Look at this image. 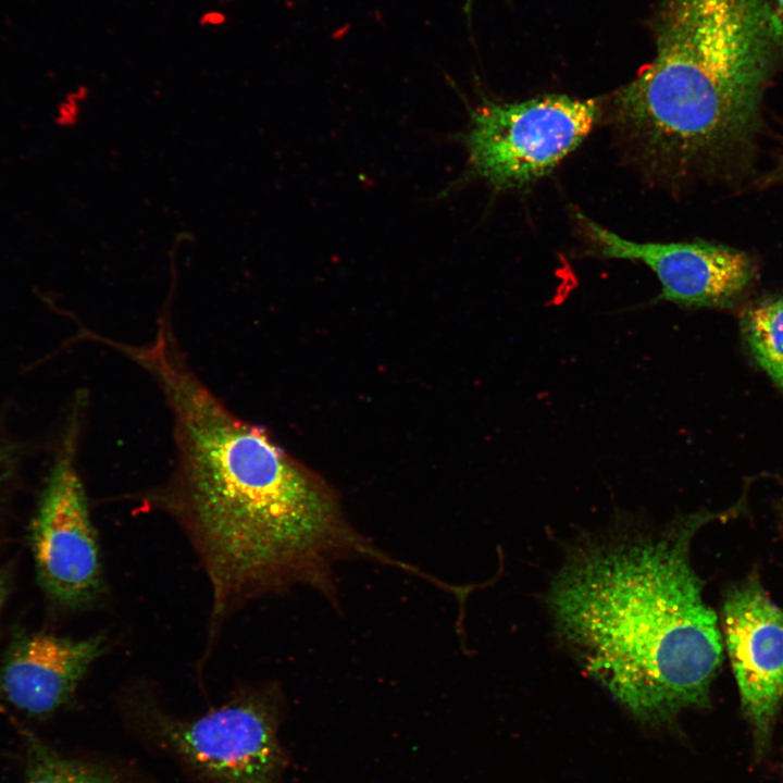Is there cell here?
<instances>
[{"label": "cell", "mask_w": 783, "mask_h": 783, "mask_svg": "<svg viewBox=\"0 0 783 783\" xmlns=\"http://www.w3.org/2000/svg\"><path fill=\"white\" fill-rule=\"evenodd\" d=\"M132 713L141 737L202 783H283L288 757L277 687L245 688L191 719L148 701H136Z\"/></svg>", "instance_id": "3"}, {"label": "cell", "mask_w": 783, "mask_h": 783, "mask_svg": "<svg viewBox=\"0 0 783 783\" xmlns=\"http://www.w3.org/2000/svg\"><path fill=\"white\" fill-rule=\"evenodd\" d=\"M17 464L16 447L0 434V497L3 488L12 478Z\"/></svg>", "instance_id": "11"}, {"label": "cell", "mask_w": 783, "mask_h": 783, "mask_svg": "<svg viewBox=\"0 0 783 783\" xmlns=\"http://www.w3.org/2000/svg\"><path fill=\"white\" fill-rule=\"evenodd\" d=\"M600 113L598 100L568 95L518 102L484 99L470 110L460 136L468 151L465 176L499 191L529 186L584 141Z\"/></svg>", "instance_id": "4"}, {"label": "cell", "mask_w": 783, "mask_h": 783, "mask_svg": "<svg viewBox=\"0 0 783 783\" xmlns=\"http://www.w3.org/2000/svg\"><path fill=\"white\" fill-rule=\"evenodd\" d=\"M77 423H71L48 473L29 526L38 580L54 602L79 608L103 592L97 534L75 463Z\"/></svg>", "instance_id": "5"}, {"label": "cell", "mask_w": 783, "mask_h": 783, "mask_svg": "<svg viewBox=\"0 0 783 783\" xmlns=\"http://www.w3.org/2000/svg\"><path fill=\"white\" fill-rule=\"evenodd\" d=\"M714 514L657 530H614L581 540L548 592L559 637L634 719L671 729L709 704L723 655L717 614L691 563L696 532Z\"/></svg>", "instance_id": "2"}, {"label": "cell", "mask_w": 783, "mask_h": 783, "mask_svg": "<svg viewBox=\"0 0 783 783\" xmlns=\"http://www.w3.org/2000/svg\"><path fill=\"white\" fill-rule=\"evenodd\" d=\"M595 251L605 258L639 261L657 276V300L684 307L723 308L735 302L755 279L748 253L705 240L639 243L577 213Z\"/></svg>", "instance_id": "6"}, {"label": "cell", "mask_w": 783, "mask_h": 783, "mask_svg": "<svg viewBox=\"0 0 783 783\" xmlns=\"http://www.w3.org/2000/svg\"><path fill=\"white\" fill-rule=\"evenodd\" d=\"M145 369L172 412L176 462L144 505L181 526L209 579L206 656L250 600L301 585L334 601V568L344 560L405 567L356 531L330 489L265 430L233 413L178 346L153 350Z\"/></svg>", "instance_id": "1"}, {"label": "cell", "mask_w": 783, "mask_h": 783, "mask_svg": "<svg viewBox=\"0 0 783 783\" xmlns=\"http://www.w3.org/2000/svg\"><path fill=\"white\" fill-rule=\"evenodd\" d=\"M722 631L756 749L767 747L783 700V608L748 580L725 596Z\"/></svg>", "instance_id": "7"}, {"label": "cell", "mask_w": 783, "mask_h": 783, "mask_svg": "<svg viewBox=\"0 0 783 783\" xmlns=\"http://www.w3.org/2000/svg\"><path fill=\"white\" fill-rule=\"evenodd\" d=\"M776 11L780 17L783 20V0H776Z\"/></svg>", "instance_id": "13"}, {"label": "cell", "mask_w": 783, "mask_h": 783, "mask_svg": "<svg viewBox=\"0 0 783 783\" xmlns=\"http://www.w3.org/2000/svg\"><path fill=\"white\" fill-rule=\"evenodd\" d=\"M741 330L758 365L783 391V295L748 306L741 315Z\"/></svg>", "instance_id": "9"}, {"label": "cell", "mask_w": 783, "mask_h": 783, "mask_svg": "<svg viewBox=\"0 0 783 783\" xmlns=\"http://www.w3.org/2000/svg\"><path fill=\"white\" fill-rule=\"evenodd\" d=\"M26 742L23 783H135L114 767L63 756L33 736Z\"/></svg>", "instance_id": "10"}, {"label": "cell", "mask_w": 783, "mask_h": 783, "mask_svg": "<svg viewBox=\"0 0 783 783\" xmlns=\"http://www.w3.org/2000/svg\"><path fill=\"white\" fill-rule=\"evenodd\" d=\"M8 587H9L8 576L4 572H2L0 570V609L5 599V596L8 594Z\"/></svg>", "instance_id": "12"}, {"label": "cell", "mask_w": 783, "mask_h": 783, "mask_svg": "<svg viewBox=\"0 0 783 783\" xmlns=\"http://www.w3.org/2000/svg\"><path fill=\"white\" fill-rule=\"evenodd\" d=\"M105 649V636L73 639L46 632L17 636L0 661V698L32 717L60 709Z\"/></svg>", "instance_id": "8"}]
</instances>
